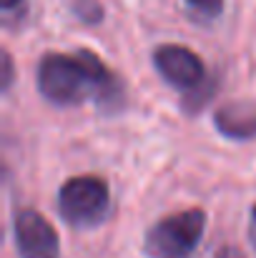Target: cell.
<instances>
[{
  "mask_svg": "<svg viewBox=\"0 0 256 258\" xmlns=\"http://www.w3.org/2000/svg\"><path fill=\"white\" fill-rule=\"evenodd\" d=\"M38 90L56 105H76L88 95L98 98V105H118L121 86L100 58L81 50L73 55L48 53L38 63Z\"/></svg>",
  "mask_w": 256,
  "mask_h": 258,
  "instance_id": "1",
  "label": "cell"
},
{
  "mask_svg": "<svg viewBox=\"0 0 256 258\" xmlns=\"http://www.w3.org/2000/svg\"><path fill=\"white\" fill-rule=\"evenodd\" d=\"M206 213L201 208H188L161 218L146 233V253L148 258H188L203 238Z\"/></svg>",
  "mask_w": 256,
  "mask_h": 258,
  "instance_id": "2",
  "label": "cell"
},
{
  "mask_svg": "<svg viewBox=\"0 0 256 258\" xmlns=\"http://www.w3.org/2000/svg\"><path fill=\"white\" fill-rule=\"evenodd\" d=\"M108 206H111V190L108 183L98 175L68 178L58 190V211L76 228L100 223L108 213Z\"/></svg>",
  "mask_w": 256,
  "mask_h": 258,
  "instance_id": "3",
  "label": "cell"
},
{
  "mask_svg": "<svg viewBox=\"0 0 256 258\" xmlns=\"http://www.w3.org/2000/svg\"><path fill=\"white\" fill-rule=\"evenodd\" d=\"M13 233H15V246L20 258H58L61 253L56 228L38 211L30 208L20 211L15 216Z\"/></svg>",
  "mask_w": 256,
  "mask_h": 258,
  "instance_id": "4",
  "label": "cell"
},
{
  "mask_svg": "<svg viewBox=\"0 0 256 258\" xmlns=\"http://www.w3.org/2000/svg\"><path fill=\"white\" fill-rule=\"evenodd\" d=\"M153 63H156V71L164 76V81L171 83L173 88H181V90H196L203 81V63L201 58L183 48V45H161L153 50Z\"/></svg>",
  "mask_w": 256,
  "mask_h": 258,
  "instance_id": "5",
  "label": "cell"
},
{
  "mask_svg": "<svg viewBox=\"0 0 256 258\" xmlns=\"http://www.w3.org/2000/svg\"><path fill=\"white\" fill-rule=\"evenodd\" d=\"M216 128L234 141H246L256 136V103L254 100H229L214 113Z\"/></svg>",
  "mask_w": 256,
  "mask_h": 258,
  "instance_id": "6",
  "label": "cell"
},
{
  "mask_svg": "<svg viewBox=\"0 0 256 258\" xmlns=\"http://www.w3.org/2000/svg\"><path fill=\"white\" fill-rule=\"evenodd\" d=\"M71 8H73V13L88 23V25H95L100 18H103V8H100V3H95V0H71Z\"/></svg>",
  "mask_w": 256,
  "mask_h": 258,
  "instance_id": "7",
  "label": "cell"
},
{
  "mask_svg": "<svg viewBox=\"0 0 256 258\" xmlns=\"http://www.w3.org/2000/svg\"><path fill=\"white\" fill-rule=\"evenodd\" d=\"M186 5L193 10L196 18L214 20L224 13V0H186Z\"/></svg>",
  "mask_w": 256,
  "mask_h": 258,
  "instance_id": "8",
  "label": "cell"
},
{
  "mask_svg": "<svg viewBox=\"0 0 256 258\" xmlns=\"http://www.w3.org/2000/svg\"><path fill=\"white\" fill-rule=\"evenodd\" d=\"M0 83H3V90H8L13 83V58L5 50H3V78H0Z\"/></svg>",
  "mask_w": 256,
  "mask_h": 258,
  "instance_id": "9",
  "label": "cell"
},
{
  "mask_svg": "<svg viewBox=\"0 0 256 258\" xmlns=\"http://www.w3.org/2000/svg\"><path fill=\"white\" fill-rule=\"evenodd\" d=\"M214 258H246L236 246H224V248H219L216 251V256Z\"/></svg>",
  "mask_w": 256,
  "mask_h": 258,
  "instance_id": "10",
  "label": "cell"
},
{
  "mask_svg": "<svg viewBox=\"0 0 256 258\" xmlns=\"http://www.w3.org/2000/svg\"><path fill=\"white\" fill-rule=\"evenodd\" d=\"M249 233H251V243L256 248V206L251 208V226H249Z\"/></svg>",
  "mask_w": 256,
  "mask_h": 258,
  "instance_id": "11",
  "label": "cell"
},
{
  "mask_svg": "<svg viewBox=\"0 0 256 258\" xmlns=\"http://www.w3.org/2000/svg\"><path fill=\"white\" fill-rule=\"evenodd\" d=\"M23 0H0V5H3V10H13V8H18Z\"/></svg>",
  "mask_w": 256,
  "mask_h": 258,
  "instance_id": "12",
  "label": "cell"
}]
</instances>
